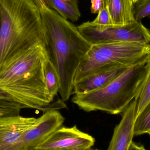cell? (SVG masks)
<instances>
[{"label":"cell","instance_id":"ac0fdd59","mask_svg":"<svg viewBox=\"0 0 150 150\" xmlns=\"http://www.w3.org/2000/svg\"><path fill=\"white\" fill-rule=\"evenodd\" d=\"M23 108L18 103L0 98V116L19 115Z\"/></svg>","mask_w":150,"mask_h":150},{"label":"cell","instance_id":"7a4b0ae2","mask_svg":"<svg viewBox=\"0 0 150 150\" xmlns=\"http://www.w3.org/2000/svg\"><path fill=\"white\" fill-rule=\"evenodd\" d=\"M40 11L46 33L45 49L59 76V93L67 101L73 94L78 68L92 45L77 27L55 11L46 5Z\"/></svg>","mask_w":150,"mask_h":150},{"label":"cell","instance_id":"30bf717a","mask_svg":"<svg viewBox=\"0 0 150 150\" xmlns=\"http://www.w3.org/2000/svg\"><path fill=\"white\" fill-rule=\"evenodd\" d=\"M136 118L134 100L122 113L120 123L115 126L106 150H129L134 138V127Z\"/></svg>","mask_w":150,"mask_h":150},{"label":"cell","instance_id":"d4e9b609","mask_svg":"<svg viewBox=\"0 0 150 150\" xmlns=\"http://www.w3.org/2000/svg\"><path fill=\"white\" fill-rule=\"evenodd\" d=\"M0 24H1V12H0Z\"/></svg>","mask_w":150,"mask_h":150},{"label":"cell","instance_id":"d6986e66","mask_svg":"<svg viewBox=\"0 0 150 150\" xmlns=\"http://www.w3.org/2000/svg\"><path fill=\"white\" fill-rule=\"evenodd\" d=\"M91 23L98 26H109L113 25L110 14L105 6L98 12L96 18Z\"/></svg>","mask_w":150,"mask_h":150},{"label":"cell","instance_id":"8fae6325","mask_svg":"<svg viewBox=\"0 0 150 150\" xmlns=\"http://www.w3.org/2000/svg\"><path fill=\"white\" fill-rule=\"evenodd\" d=\"M129 68H118L98 72L74 84L73 94L80 95L99 90L117 78Z\"/></svg>","mask_w":150,"mask_h":150},{"label":"cell","instance_id":"e0dca14e","mask_svg":"<svg viewBox=\"0 0 150 150\" xmlns=\"http://www.w3.org/2000/svg\"><path fill=\"white\" fill-rule=\"evenodd\" d=\"M134 15L135 21H141L146 17L150 19V0H137L134 3Z\"/></svg>","mask_w":150,"mask_h":150},{"label":"cell","instance_id":"4316f807","mask_svg":"<svg viewBox=\"0 0 150 150\" xmlns=\"http://www.w3.org/2000/svg\"><path fill=\"white\" fill-rule=\"evenodd\" d=\"M64 1H72V0H64Z\"/></svg>","mask_w":150,"mask_h":150},{"label":"cell","instance_id":"5b68a950","mask_svg":"<svg viewBox=\"0 0 150 150\" xmlns=\"http://www.w3.org/2000/svg\"><path fill=\"white\" fill-rule=\"evenodd\" d=\"M150 60V44L114 43L92 45L75 75L74 84L98 72L129 68Z\"/></svg>","mask_w":150,"mask_h":150},{"label":"cell","instance_id":"44dd1931","mask_svg":"<svg viewBox=\"0 0 150 150\" xmlns=\"http://www.w3.org/2000/svg\"><path fill=\"white\" fill-rule=\"evenodd\" d=\"M129 150H147L144 146L142 144H138L134 142H132Z\"/></svg>","mask_w":150,"mask_h":150},{"label":"cell","instance_id":"277c9868","mask_svg":"<svg viewBox=\"0 0 150 150\" xmlns=\"http://www.w3.org/2000/svg\"><path fill=\"white\" fill-rule=\"evenodd\" d=\"M147 63L129 68L106 86L86 94L74 95L72 101L85 112L122 113L134 99L144 79Z\"/></svg>","mask_w":150,"mask_h":150},{"label":"cell","instance_id":"4fadbf2b","mask_svg":"<svg viewBox=\"0 0 150 150\" xmlns=\"http://www.w3.org/2000/svg\"><path fill=\"white\" fill-rule=\"evenodd\" d=\"M46 4L67 20L76 22L81 16L77 0H46Z\"/></svg>","mask_w":150,"mask_h":150},{"label":"cell","instance_id":"83f0119b","mask_svg":"<svg viewBox=\"0 0 150 150\" xmlns=\"http://www.w3.org/2000/svg\"><path fill=\"white\" fill-rule=\"evenodd\" d=\"M149 136H150V134H149Z\"/></svg>","mask_w":150,"mask_h":150},{"label":"cell","instance_id":"3957f363","mask_svg":"<svg viewBox=\"0 0 150 150\" xmlns=\"http://www.w3.org/2000/svg\"><path fill=\"white\" fill-rule=\"evenodd\" d=\"M0 64L18 52L41 45L46 33L33 0H0Z\"/></svg>","mask_w":150,"mask_h":150},{"label":"cell","instance_id":"ba28073f","mask_svg":"<svg viewBox=\"0 0 150 150\" xmlns=\"http://www.w3.org/2000/svg\"><path fill=\"white\" fill-rule=\"evenodd\" d=\"M95 142L94 137L82 132L76 125L72 127L62 126L36 149L88 150Z\"/></svg>","mask_w":150,"mask_h":150},{"label":"cell","instance_id":"cb8c5ba5","mask_svg":"<svg viewBox=\"0 0 150 150\" xmlns=\"http://www.w3.org/2000/svg\"><path fill=\"white\" fill-rule=\"evenodd\" d=\"M33 150H42L34 149ZM85 150H100L97 149H90Z\"/></svg>","mask_w":150,"mask_h":150},{"label":"cell","instance_id":"8992f818","mask_svg":"<svg viewBox=\"0 0 150 150\" xmlns=\"http://www.w3.org/2000/svg\"><path fill=\"white\" fill-rule=\"evenodd\" d=\"M77 28L91 45L114 43L150 44V31L141 21H135L124 25L106 26L95 25L88 21Z\"/></svg>","mask_w":150,"mask_h":150},{"label":"cell","instance_id":"52a82bcc","mask_svg":"<svg viewBox=\"0 0 150 150\" xmlns=\"http://www.w3.org/2000/svg\"><path fill=\"white\" fill-rule=\"evenodd\" d=\"M65 118L58 111L44 113L24 134L16 150L36 149L53 133L63 126Z\"/></svg>","mask_w":150,"mask_h":150},{"label":"cell","instance_id":"2e32d148","mask_svg":"<svg viewBox=\"0 0 150 150\" xmlns=\"http://www.w3.org/2000/svg\"><path fill=\"white\" fill-rule=\"evenodd\" d=\"M150 134V101L137 116L134 127V136Z\"/></svg>","mask_w":150,"mask_h":150},{"label":"cell","instance_id":"ffe728a7","mask_svg":"<svg viewBox=\"0 0 150 150\" xmlns=\"http://www.w3.org/2000/svg\"><path fill=\"white\" fill-rule=\"evenodd\" d=\"M91 12L92 14H98L105 6L104 0H91Z\"/></svg>","mask_w":150,"mask_h":150},{"label":"cell","instance_id":"9a60e30c","mask_svg":"<svg viewBox=\"0 0 150 150\" xmlns=\"http://www.w3.org/2000/svg\"><path fill=\"white\" fill-rule=\"evenodd\" d=\"M134 100L137 117L150 101V60L147 63L146 75Z\"/></svg>","mask_w":150,"mask_h":150},{"label":"cell","instance_id":"5bb4252c","mask_svg":"<svg viewBox=\"0 0 150 150\" xmlns=\"http://www.w3.org/2000/svg\"><path fill=\"white\" fill-rule=\"evenodd\" d=\"M44 74L47 94L51 100L53 101L54 98L59 91L60 81L59 74L47 54L44 64Z\"/></svg>","mask_w":150,"mask_h":150},{"label":"cell","instance_id":"7c38bea8","mask_svg":"<svg viewBox=\"0 0 150 150\" xmlns=\"http://www.w3.org/2000/svg\"><path fill=\"white\" fill-rule=\"evenodd\" d=\"M114 25H122L135 21L133 0H105Z\"/></svg>","mask_w":150,"mask_h":150},{"label":"cell","instance_id":"484cf974","mask_svg":"<svg viewBox=\"0 0 150 150\" xmlns=\"http://www.w3.org/2000/svg\"><path fill=\"white\" fill-rule=\"evenodd\" d=\"M133 1H134V3L137 0H133Z\"/></svg>","mask_w":150,"mask_h":150},{"label":"cell","instance_id":"6da1fadb","mask_svg":"<svg viewBox=\"0 0 150 150\" xmlns=\"http://www.w3.org/2000/svg\"><path fill=\"white\" fill-rule=\"evenodd\" d=\"M45 47L36 46L14 54L0 64V89L23 108L44 113L61 109L47 91L44 74Z\"/></svg>","mask_w":150,"mask_h":150},{"label":"cell","instance_id":"9c48e42d","mask_svg":"<svg viewBox=\"0 0 150 150\" xmlns=\"http://www.w3.org/2000/svg\"><path fill=\"white\" fill-rule=\"evenodd\" d=\"M37 120L20 115L0 116V150H16L24 134Z\"/></svg>","mask_w":150,"mask_h":150},{"label":"cell","instance_id":"7402d4cb","mask_svg":"<svg viewBox=\"0 0 150 150\" xmlns=\"http://www.w3.org/2000/svg\"><path fill=\"white\" fill-rule=\"evenodd\" d=\"M0 98L13 101L10 96L1 89H0Z\"/></svg>","mask_w":150,"mask_h":150},{"label":"cell","instance_id":"603a6c76","mask_svg":"<svg viewBox=\"0 0 150 150\" xmlns=\"http://www.w3.org/2000/svg\"><path fill=\"white\" fill-rule=\"evenodd\" d=\"M33 1L36 4V5L38 7L40 10L46 6V0H33Z\"/></svg>","mask_w":150,"mask_h":150}]
</instances>
